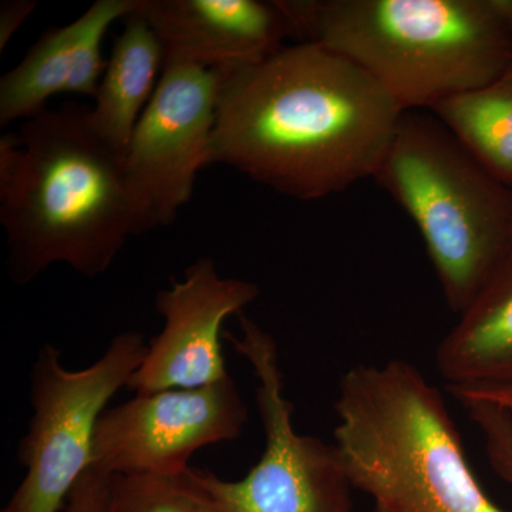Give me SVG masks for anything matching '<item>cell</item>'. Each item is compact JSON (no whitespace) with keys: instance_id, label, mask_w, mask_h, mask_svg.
I'll return each instance as SVG.
<instances>
[{"instance_id":"13","label":"cell","mask_w":512,"mask_h":512,"mask_svg":"<svg viewBox=\"0 0 512 512\" xmlns=\"http://www.w3.org/2000/svg\"><path fill=\"white\" fill-rule=\"evenodd\" d=\"M123 23L94 97L96 103L89 109V120L101 138L127 154L138 120L160 83L165 50L138 9Z\"/></svg>"},{"instance_id":"8","label":"cell","mask_w":512,"mask_h":512,"mask_svg":"<svg viewBox=\"0 0 512 512\" xmlns=\"http://www.w3.org/2000/svg\"><path fill=\"white\" fill-rule=\"evenodd\" d=\"M221 84V69L165 62L124 165L134 235L168 227L190 202L198 173L210 165Z\"/></svg>"},{"instance_id":"19","label":"cell","mask_w":512,"mask_h":512,"mask_svg":"<svg viewBox=\"0 0 512 512\" xmlns=\"http://www.w3.org/2000/svg\"><path fill=\"white\" fill-rule=\"evenodd\" d=\"M447 390L461 404H493L512 416V377L495 382L447 386Z\"/></svg>"},{"instance_id":"22","label":"cell","mask_w":512,"mask_h":512,"mask_svg":"<svg viewBox=\"0 0 512 512\" xmlns=\"http://www.w3.org/2000/svg\"><path fill=\"white\" fill-rule=\"evenodd\" d=\"M375 512H383V511L379 510V508H375Z\"/></svg>"},{"instance_id":"2","label":"cell","mask_w":512,"mask_h":512,"mask_svg":"<svg viewBox=\"0 0 512 512\" xmlns=\"http://www.w3.org/2000/svg\"><path fill=\"white\" fill-rule=\"evenodd\" d=\"M124 165L72 101L2 137L0 224L15 284L57 264L89 279L109 271L134 235Z\"/></svg>"},{"instance_id":"16","label":"cell","mask_w":512,"mask_h":512,"mask_svg":"<svg viewBox=\"0 0 512 512\" xmlns=\"http://www.w3.org/2000/svg\"><path fill=\"white\" fill-rule=\"evenodd\" d=\"M111 512H218L191 467L178 476H109Z\"/></svg>"},{"instance_id":"3","label":"cell","mask_w":512,"mask_h":512,"mask_svg":"<svg viewBox=\"0 0 512 512\" xmlns=\"http://www.w3.org/2000/svg\"><path fill=\"white\" fill-rule=\"evenodd\" d=\"M299 42L346 57L403 111L493 83L512 36L488 0H278Z\"/></svg>"},{"instance_id":"4","label":"cell","mask_w":512,"mask_h":512,"mask_svg":"<svg viewBox=\"0 0 512 512\" xmlns=\"http://www.w3.org/2000/svg\"><path fill=\"white\" fill-rule=\"evenodd\" d=\"M333 407L343 471L379 510L504 512L474 476L443 394L412 363L352 367Z\"/></svg>"},{"instance_id":"20","label":"cell","mask_w":512,"mask_h":512,"mask_svg":"<svg viewBox=\"0 0 512 512\" xmlns=\"http://www.w3.org/2000/svg\"><path fill=\"white\" fill-rule=\"evenodd\" d=\"M37 3L32 0H6L0 6V50H5L10 39L32 15Z\"/></svg>"},{"instance_id":"15","label":"cell","mask_w":512,"mask_h":512,"mask_svg":"<svg viewBox=\"0 0 512 512\" xmlns=\"http://www.w3.org/2000/svg\"><path fill=\"white\" fill-rule=\"evenodd\" d=\"M430 111L493 177L512 188V67L493 83Z\"/></svg>"},{"instance_id":"1","label":"cell","mask_w":512,"mask_h":512,"mask_svg":"<svg viewBox=\"0 0 512 512\" xmlns=\"http://www.w3.org/2000/svg\"><path fill=\"white\" fill-rule=\"evenodd\" d=\"M221 70L210 165L296 200L375 177L404 113L365 70L316 43Z\"/></svg>"},{"instance_id":"11","label":"cell","mask_w":512,"mask_h":512,"mask_svg":"<svg viewBox=\"0 0 512 512\" xmlns=\"http://www.w3.org/2000/svg\"><path fill=\"white\" fill-rule=\"evenodd\" d=\"M165 62L237 69L262 62L293 36L284 10L261 0H138Z\"/></svg>"},{"instance_id":"9","label":"cell","mask_w":512,"mask_h":512,"mask_svg":"<svg viewBox=\"0 0 512 512\" xmlns=\"http://www.w3.org/2000/svg\"><path fill=\"white\" fill-rule=\"evenodd\" d=\"M248 417L231 376L195 389L136 393L101 414L92 468L106 476H178L201 448L237 440Z\"/></svg>"},{"instance_id":"14","label":"cell","mask_w":512,"mask_h":512,"mask_svg":"<svg viewBox=\"0 0 512 512\" xmlns=\"http://www.w3.org/2000/svg\"><path fill=\"white\" fill-rule=\"evenodd\" d=\"M436 365L447 386L512 377V261L441 340Z\"/></svg>"},{"instance_id":"12","label":"cell","mask_w":512,"mask_h":512,"mask_svg":"<svg viewBox=\"0 0 512 512\" xmlns=\"http://www.w3.org/2000/svg\"><path fill=\"white\" fill-rule=\"evenodd\" d=\"M137 5L138 0H96L69 25L45 30L22 62L0 79V126L32 119L56 94L94 99L107 66L101 55L104 37Z\"/></svg>"},{"instance_id":"6","label":"cell","mask_w":512,"mask_h":512,"mask_svg":"<svg viewBox=\"0 0 512 512\" xmlns=\"http://www.w3.org/2000/svg\"><path fill=\"white\" fill-rule=\"evenodd\" d=\"M143 333L114 336L103 355L82 370L63 365L62 350L46 343L30 373L33 416L20 440L26 473L2 512H62L74 485L92 467L94 434L107 404L146 357Z\"/></svg>"},{"instance_id":"21","label":"cell","mask_w":512,"mask_h":512,"mask_svg":"<svg viewBox=\"0 0 512 512\" xmlns=\"http://www.w3.org/2000/svg\"><path fill=\"white\" fill-rule=\"evenodd\" d=\"M495 16L500 19L505 29L512 36V0H488Z\"/></svg>"},{"instance_id":"5","label":"cell","mask_w":512,"mask_h":512,"mask_svg":"<svg viewBox=\"0 0 512 512\" xmlns=\"http://www.w3.org/2000/svg\"><path fill=\"white\" fill-rule=\"evenodd\" d=\"M375 180L409 214L461 315L512 261V188L437 117L404 111Z\"/></svg>"},{"instance_id":"17","label":"cell","mask_w":512,"mask_h":512,"mask_svg":"<svg viewBox=\"0 0 512 512\" xmlns=\"http://www.w3.org/2000/svg\"><path fill=\"white\" fill-rule=\"evenodd\" d=\"M483 436L485 454L495 474L512 487V416L487 403L463 404Z\"/></svg>"},{"instance_id":"18","label":"cell","mask_w":512,"mask_h":512,"mask_svg":"<svg viewBox=\"0 0 512 512\" xmlns=\"http://www.w3.org/2000/svg\"><path fill=\"white\" fill-rule=\"evenodd\" d=\"M62 512H111L109 476L90 467L74 485Z\"/></svg>"},{"instance_id":"7","label":"cell","mask_w":512,"mask_h":512,"mask_svg":"<svg viewBox=\"0 0 512 512\" xmlns=\"http://www.w3.org/2000/svg\"><path fill=\"white\" fill-rule=\"evenodd\" d=\"M237 318L241 335L224 332V338L254 373L264 453L242 480H222L198 468H191L192 477L218 512H353V488L336 447L293 426L275 339L244 312Z\"/></svg>"},{"instance_id":"10","label":"cell","mask_w":512,"mask_h":512,"mask_svg":"<svg viewBox=\"0 0 512 512\" xmlns=\"http://www.w3.org/2000/svg\"><path fill=\"white\" fill-rule=\"evenodd\" d=\"M259 293L254 282L221 276L210 256L192 262L183 278L158 291L154 308L164 319L163 330L148 342L146 357L127 389H195L227 379L224 322L244 312Z\"/></svg>"}]
</instances>
